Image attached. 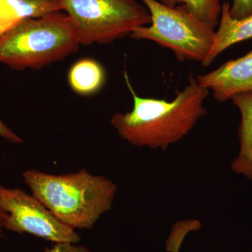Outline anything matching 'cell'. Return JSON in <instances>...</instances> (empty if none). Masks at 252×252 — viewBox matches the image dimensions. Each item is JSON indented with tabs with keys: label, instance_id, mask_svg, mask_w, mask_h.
Segmentation results:
<instances>
[{
	"label": "cell",
	"instance_id": "1",
	"mask_svg": "<svg viewBox=\"0 0 252 252\" xmlns=\"http://www.w3.org/2000/svg\"><path fill=\"white\" fill-rule=\"evenodd\" d=\"M124 78L132 97V109L114 114L111 124L121 138L132 145L165 152L188 135L207 114L204 103L210 91L193 75L189 76L188 84L177 91L171 101L141 97L126 71Z\"/></svg>",
	"mask_w": 252,
	"mask_h": 252
},
{
	"label": "cell",
	"instance_id": "2",
	"mask_svg": "<svg viewBox=\"0 0 252 252\" xmlns=\"http://www.w3.org/2000/svg\"><path fill=\"white\" fill-rule=\"evenodd\" d=\"M23 180L56 218L74 229H91L112 209L117 187L102 175L86 169L56 175L35 170L23 173Z\"/></svg>",
	"mask_w": 252,
	"mask_h": 252
},
{
	"label": "cell",
	"instance_id": "3",
	"mask_svg": "<svg viewBox=\"0 0 252 252\" xmlns=\"http://www.w3.org/2000/svg\"><path fill=\"white\" fill-rule=\"evenodd\" d=\"M80 45L66 13L23 19L0 36V64L16 70L39 69L65 59Z\"/></svg>",
	"mask_w": 252,
	"mask_h": 252
},
{
	"label": "cell",
	"instance_id": "4",
	"mask_svg": "<svg viewBox=\"0 0 252 252\" xmlns=\"http://www.w3.org/2000/svg\"><path fill=\"white\" fill-rule=\"evenodd\" d=\"M148 9L151 23L136 29L130 37L149 40L171 50L180 62L203 63L215 41V29L200 21L184 5L169 7L158 0H139Z\"/></svg>",
	"mask_w": 252,
	"mask_h": 252
},
{
	"label": "cell",
	"instance_id": "5",
	"mask_svg": "<svg viewBox=\"0 0 252 252\" xmlns=\"http://www.w3.org/2000/svg\"><path fill=\"white\" fill-rule=\"evenodd\" d=\"M81 45L107 44L149 26L148 9L138 0H60Z\"/></svg>",
	"mask_w": 252,
	"mask_h": 252
},
{
	"label": "cell",
	"instance_id": "6",
	"mask_svg": "<svg viewBox=\"0 0 252 252\" xmlns=\"http://www.w3.org/2000/svg\"><path fill=\"white\" fill-rule=\"evenodd\" d=\"M0 208L8 215L4 229L28 233L55 243L80 241L74 228L56 218L36 197L21 189L0 185Z\"/></svg>",
	"mask_w": 252,
	"mask_h": 252
},
{
	"label": "cell",
	"instance_id": "7",
	"mask_svg": "<svg viewBox=\"0 0 252 252\" xmlns=\"http://www.w3.org/2000/svg\"><path fill=\"white\" fill-rule=\"evenodd\" d=\"M199 84L212 91L214 98L223 102L235 94L252 93V49L238 59L195 77Z\"/></svg>",
	"mask_w": 252,
	"mask_h": 252
},
{
	"label": "cell",
	"instance_id": "8",
	"mask_svg": "<svg viewBox=\"0 0 252 252\" xmlns=\"http://www.w3.org/2000/svg\"><path fill=\"white\" fill-rule=\"evenodd\" d=\"M230 5L228 1L222 4L215 41L206 59L201 64L204 67L211 65L217 56L230 46L252 39V14L241 19H235L230 16Z\"/></svg>",
	"mask_w": 252,
	"mask_h": 252
},
{
	"label": "cell",
	"instance_id": "9",
	"mask_svg": "<svg viewBox=\"0 0 252 252\" xmlns=\"http://www.w3.org/2000/svg\"><path fill=\"white\" fill-rule=\"evenodd\" d=\"M230 99L241 115L238 127L240 151L230 167L237 175L252 180V93L235 94Z\"/></svg>",
	"mask_w": 252,
	"mask_h": 252
},
{
	"label": "cell",
	"instance_id": "10",
	"mask_svg": "<svg viewBox=\"0 0 252 252\" xmlns=\"http://www.w3.org/2000/svg\"><path fill=\"white\" fill-rule=\"evenodd\" d=\"M105 78L102 66L91 59H81L74 63L68 74L69 86L81 95H89L100 90Z\"/></svg>",
	"mask_w": 252,
	"mask_h": 252
},
{
	"label": "cell",
	"instance_id": "11",
	"mask_svg": "<svg viewBox=\"0 0 252 252\" xmlns=\"http://www.w3.org/2000/svg\"><path fill=\"white\" fill-rule=\"evenodd\" d=\"M18 21L63 11L60 0H4Z\"/></svg>",
	"mask_w": 252,
	"mask_h": 252
},
{
	"label": "cell",
	"instance_id": "12",
	"mask_svg": "<svg viewBox=\"0 0 252 252\" xmlns=\"http://www.w3.org/2000/svg\"><path fill=\"white\" fill-rule=\"evenodd\" d=\"M169 7L184 5L190 13L215 29L220 22L222 4L220 0H158Z\"/></svg>",
	"mask_w": 252,
	"mask_h": 252
},
{
	"label": "cell",
	"instance_id": "13",
	"mask_svg": "<svg viewBox=\"0 0 252 252\" xmlns=\"http://www.w3.org/2000/svg\"><path fill=\"white\" fill-rule=\"evenodd\" d=\"M230 4V16L235 19H241L252 14V0H233Z\"/></svg>",
	"mask_w": 252,
	"mask_h": 252
},
{
	"label": "cell",
	"instance_id": "14",
	"mask_svg": "<svg viewBox=\"0 0 252 252\" xmlns=\"http://www.w3.org/2000/svg\"><path fill=\"white\" fill-rule=\"evenodd\" d=\"M17 22V20L5 4L4 0H0V36Z\"/></svg>",
	"mask_w": 252,
	"mask_h": 252
},
{
	"label": "cell",
	"instance_id": "15",
	"mask_svg": "<svg viewBox=\"0 0 252 252\" xmlns=\"http://www.w3.org/2000/svg\"><path fill=\"white\" fill-rule=\"evenodd\" d=\"M45 252H91L86 247L72 243H55L51 248H46Z\"/></svg>",
	"mask_w": 252,
	"mask_h": 252
},
{
	"label": "cell",
	"instance_id": "16",
	"mask_svg": "<svg viewBox=\"0 0 252 252\" xmlns=\"http://www.w3.org/2000/svg\"><path fill=\"white\" fill-rule=\"evenodd\" d=\"M0 137L9 141L11 143L21 144L23 142L22 138L13 132L8 126L5 125L4 123L1 119H0Z\"/></svg>",
	"mask_w": 252,
	"mask_h": 252
},
{
	"label": "cell",
	"instance_id": "17",
	"mask_svg": "<svg viewBox=\"0 0 252 252\" xmlns=\"http://www.w3.org/2000/svg\"><path fill=\"white\" fill-rule=\"evenodd\" d=\"M7 214L5 213L1 208H0V237L3 236V230L4 229V223L7 219Z\"/></svg>",
	"mask_w": 252,
	"mask_h": 252
}]
</instances>
